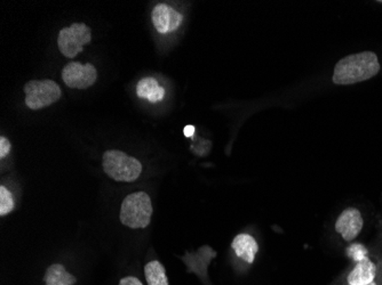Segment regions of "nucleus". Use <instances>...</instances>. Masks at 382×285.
<instances>
[{"label":"nucleus","instance_id":"11","mask_svg":"<svg viewBox=\"0 0 382 285\" xmlns=\"http://www.w3.org/2000/svg\"><path fill=\"white\" fill-rule=\"evenodd\" d=\"M136 94L140 99H147L150 103H158L165 97V89L159 86L154 78L147 77L140 80L136 85Z\"/></svg>","mask_w":382,"mask_h":285},{"label":"nucleus","instance_id":"14","mask_svg":"<svg viewBox=\"0 0 382 285\" xmlns=\"http://www.w3.org/2000/svg\"><path fill=\"white\" fill-rule=\"evenodd\" d=\"M348 255L354 258L356 261L363 260L364 258L367 257V249L362 244H353L348 249Z\"/></svg>","mask_w":382,"mask_h":285},{"label":"nucleus","instance_id":"17","mask_svg":"<svg viewBox=\"0 0 382 285\" xmlns=\"http://www.w3.org/2000/svg\"><path fill=\"white\" fill-rule=\"evenodd\" d=\"M61 281L67 285H74V283L77 282V279H76L74 275H71V274L65 272V273L61 275Z\"/></svg>","mask_w":382,"mask_h":285},{"label":"nucleus","instance_id":"5","mask_svg":"<svg viewBox=\"0 0 382 285\" xmlns=\"http://www.w3.org/2000/svg\"><path fill=\"white\" fill-rule=\"evenodd\" d=\"M91 39V29L85 23H74L69 28H63L60 31L58 45L60 52L65 57L74 59L83 52L84 45L90 43Z\"/></svg>","mask_w":382,"mask_h":285},{"label":"nucleus","instance_id":"9","mask_svg":"<svg viewBox=\"0 0 382 285\" xmlns=\"http://www.w3.org/2000/svg\"><path fill=\"white\" fill-rule=\"evenodd\" d=\"M378 275V267L370 258L356 263L347 276V285H367L374 282Z\"/></svg>","mask_w":382,"mask_h":285},{"label":"nucleus","instance_id":"6","mask_svg":"<svg viewBox=\"0 0 382 285\" xmlns=\"http://www.w3.org/2000/svg\"><path fill=\"white\" fill-rule=\"evenodd\" d=\"M96 69L92 64L71 62L62 70V79L69 88L86 89L96 83Z\"/></svg>","mask_w":382,"mask_h":285},{"label":"nucleus","instance_id":"3","mask_svg":"<svg viewBox=\"0 0 382 285\" xmlns=\"http://www.w3.org/2000/svg\"><path fill=\"white\" fill-rule=\"evenodd\" d=\"M152 204L148 194L136 192L124 199L121 208V224L133 230L145 228L150 224Z\"/></svg>","mask_w":382,"mask_h":285},{"label":"nucleus","instance_id":"7","mask_svg":"<svg viewBox=\"0 0 382 285\" xmlns=\"http://www.w3.org/2000/svg\"><path fill=\"white\" fill-rule=\"evenodd\" d=\"M364 227V219L358 209L347 208L340 214L336 221V233L341 235L345 242L354 241Z\"/></svg>","mask_w":382,"mask_h":285},{"label":"nucleus","instance_id":"8","mask_svg":"<svg viewBox=\"0 0 382 285\" xmlns=\"http://www.w3.org/2000/svg\"><path fill=\"white\" fill-rule=\"evenodd\" d=\"M151 19L159 34H169L180 28L183 16L172 7L167 6L165 4H159L151 13Z\"/></svg>","mask_w":382,"mask_h":285},{"label":"nucleus","instance_id":"13","mask_svg":"<svg viewBox=\"0 0 382 285\" xmlns=\"http://www.w3.org/2000/svg\"><path fill=\"white\" fill-rule=\"evenodd\" d=\"M14 209L12 193L5 186H0V216H6Z\"/></svg>","mask_w":382,"mask_h":285},{"label":"nucleus","instance_id":"10","mask_svg":"<svg viewBox=\"0 0 382 285\" xmlns=\"http://www.w3.org/2000/svg\"><path fill=\"white\" fill-rule=\"evenodd\" d=\"M232 248L238 258H241L247 264H253L256 253L259 251V244L250 234H238L232 243Z\"/></svg>","mask_w":382,"mask_h":285},{"label":"nucleus","instance_id":"2","mask_svg":"<svg viewBox=\"0 0 382 285\" xmlns=\"http://www.w3.org/2000/svg\"><path fill=\"white\" fill-rule=\"evenodd\" d=\"M102 166L108 177L125 183L136 181L142 172V165L139 160L117 150L107 151L103 154Z\"/></svg>","mask_w":382,"mask_h":285},{"label":"nucleus","instance_id":"16","mask_svg":"<svg viewBox=\"0 0 382 285\" xmlns=\"http://www.w3.org/2000/svg\"><path fill=\"white\" fill-rule=\"evenodd\" d=\"M118 285H143L142 284L141 281L136 277H133V276H127V277H124L121 279V282Z\"/></svg>","mask_w":382,"mask_h":285},{"label":"nucleus","instance_id":"15","mask_svg":"<svg viewBox=\"0 0 382 285\" xmlns=\"http://www.w3.org/2000/svg\"><path fill=\"white\" fill-rule=\"evenodd\" d=\"M11 143L8 139L5 137L0 138V159L7 157V154L10 153Z\"/></svg>","mask_w":382,"mask_h":285},{"label":"nucleus","instance_id":"18","mask_svg":"<svg viewBox=\"0 0 382 285\" xmlns=\"http://www.w3.org/2000/svg\"><path fill=\"white\" fill-rule=\"evenodd\" d=\"M183 134H185V137H188V138L194 137L195 127L191 126V125H188V126H185V129H183Z\"/></svg>","mask_w":382,"mask_h":285},{"label":"nucleus","instance_id":"12","mask_svg":"<svg viewBox=\"0 0 382 285\" xmlns=\"http://www.w3.org/2000/svg\"><path fill=\"white\" fill-rule=\"evenodd\" d=\"M145 279L148 285H169L165 267L157 260H152L145 267Z\"/></svg>","mask_w":382,"mask_h":285},{"label":"nucleus","instance_id":"19","mask_svg":"<svg viewBox=\"0 0 382 285\" xmlns=\"http://www.w3.org/2000/svg\"><path fill=\"white\" fill-rule=\"evenodd\" d=\"M367 285H380V284H379V283L376 282V281H374V282L371 283V284H367Z\"/></svg>","mask_w":382,"mask_h":285},{"label":"nucleus","instance_id":"4","mask_svg":"<svg viewBox=\"0 0 382 285\" xmlns=\"http://www.w3.org/2000/svg\"><path fill=\"white\" fill-rule=\"evenodd\" d=\"M23 90L25 92V105L31 110L47 108L59 101L62 96L59 85L50 79L29 81L25 83Z\"/></svg>","mask_w":382,"mask_h":285},{"label":"nucleus","instance_id":"1","mask_svg":"<svg viewBox=\"0 0 382 285\" xmlns=\"http://www.w3.org/2000/svg\"><path fill=\"white\" fill-rule=\"evenodd\" d=\"M380 63L376 53L363 52L345 56L334 67L333 83L340 86L367 81L379 74Z\"/></svg>","mask_w":382,"mask_h":285}]
</instances>
